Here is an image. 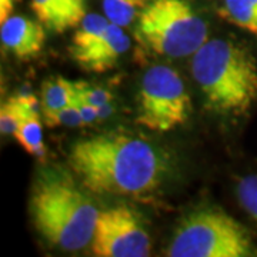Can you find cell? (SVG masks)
Instances as JSON below:
<instances>
[{
    "mask_svg": "<svg viewBox=\"0 0 257 257\" xmlns=\"http://www.w3.org/2000/svg\"><path fill=\"white\" fill-rule=\"evenodd\" d=\"M67 163L86 190L100 196H145L159 186L163 173L155 147L121 133L76 142Z\"/></svg>",
    "mask_w": 257,
    "mask_h": 257,
    "instance_id": "obj_1",
    "label": "cell"
},
{
    "mask_svg": "<svg viewBox=\"0 0 257 257\" xmlns=\"http://www.w3.org/2000/svg\"><path fill=\"white\" fill-rule=\"evenodd\" d=\"M30 213L39 233L74 251L92 243L100 211L66 172L42 170L32 187Z\"/></svg>",
    "mask_w": 257,
    "mask_h": 257,
    "instance_id": "obj_2",
    "label": "cell"
},
{
    "mask_svg": "<svg viewBox=\"0 0 257 257\" xmlns=\"http://www.w3.org/2000/svg\"><path fill=\"white\" fill-rule=\"evenodd\" d=\"M192 73L206 106L223 114H241L257 100V62L229 40H207L194 55Z\"/></svg>",
    "mask_w": 257,
    "mask_h": 257,
    "instance_id": "obj_3",
    "label": "cell"
},
{
    "mask_svg": "<svg viewBox=\"0 0 257 257\" xmlns=\"http://www.w3.org/2000/svg\"><path fill=\"white\" fill-rule=\"evenodd\" d=\"M136 37L153 53L187 57L207 42V26L186 0H150L138 19Z\"/></svg>",
    "mask_w": 257,
    "mask_h": 257,
    "instance_id": "obj_4",
    "label": "cell"
},
{
    "mask_svg": "<svg viewBox=\"0 0 257 257\" xmlns=\"http://www.w3.org/2000/svg\"><path fill=\"white\" fill-rule=\"evenodd\" d=\"M253 254L248 231L239 221L217 209L192 213L177 227L167 256L244 257Z\"/></svg>",
    "mask_w": 257,
    "mask_h": 257,
    "instance_id": "obj_5",
    "label": "cell"
},
{
    "mask_svg": "<svg viewBox=\"0 0 257 257\" xmlns=\"http://www.w3.org/2000/svg\"><path fill=\"white\" fill-rule=\"evenodd\" d=\"M136 123L153 132H170L186 123L190 97L180 74L159 64L142 77Z\"/></svg>",
    "mask_w": 257,
    "mask_h": 257,
    "instance_id": "obj_6",
    "label": "cell"
},
{
    "mask_svg": "<svg viewBox=\"0 0 257 257\" xmlns=\"http://www.w3.org/2000/svg\"><path fill=\"white\" fill-rule=\"evenodd\" d=\"M92 251L97 257H147L150 237L139 216L121 204L99 213L92 239Z\"/></svg>",
    "mask_w": 257,
    "mask_h": 257,
    "instance_id": "obj_7",
    "label": "cell"
},
{
    "mask_svg": "<svg viewBox=\"0 0 257 257\" xmlns=\"http://www.w3.org/2000/svg\"><path fill=\"white\" fill-rule=\"evenodd\" d=\"M130 47V39L123 32V28L111 23L99 39L90 45L70 50V56L76 63L86 72L104 73L111 70L120 56L124 55Z\"/></svg>",
    "mask_w": 257,
    "mask_h": 257,
    "instance_id": "obj_8",
    "label": "cell"
},
{
    "mask_svg": "<svg viewBox=\"0 0 257 257\" xmlns=\"http://www.w3.org/2000/svg\"><path fill=\"white\" fill-rule=\"evenodd\" d=\"M45 29L39 20L33 22L23 16H10L6 22L0 23L2 45L19 59H32L43 50L46 42Z\"/></svg>",
    "mask_w": 257,
    "mask_h": 257,
    "instance_id": "obj_9",
    "label": "cell"
},
{
    "mask_svg": "<svg viewBox=\"0 0 257 257\" xmlns=\"http://www.w3.org/2000/svg\"><path fill=\"white\" fill-rule=\"evenodd\" d=\"M37 20L53 33L77 28L86 13L84 0H30Z\"/></svg>",
    "mask_w": 257,
    "mask_h": 257,
    "instance_id": "obj_10",
    "label": "cell"
},
{
    "mask_svg": "<svg viewBox=\"0 0 257 257\" xmlns=\"http://www.w3.org/2000/svg\"><path fill=\"white\" fill-rule=\"evenodd\" d=\"M76 90L74 83L66 80L63 77H52L42 84V116L45 123H49L59 110L67 104L73 103Z\"/></svg>",
    "mask_w": 257,
    "mask_h": 257,
    "instance_id": "obj_11",
    "label": "cell"
},
{
    "mask_svg": "<svg viewBox=\"0 0 257 257\" xmlns=\"http://www.w3.org/2000/svg\"><path fill=\"white\" fill-rule=\"evenodd\" d=\"M221 16L231 25L257 36V6L250 0H224Z\"/></svg>",
    "mask_w": 257,
    "mask_h": 257,
    "instance_id": "obj_12",
    "label": "cell"
},
{
    "mask_svg": "<svg viewBox=\"0 0 257 257\" xmlns=\"http://www.w3.org/2000/svg\"><path fill=\"white\" fill-rule=\"evenodd\" d=\"M149 3L150 0H101L104 16L120 28H126L139 19Z\"/></svg>",
    "mask_w": 257,
    "mask_h": 257,
    "instance_id": "obj_13",
    "label": "cell"
},
{
    "mask_svg": "<svg viewBox=\"0 0 257 257\" xmlns=\"http://www.w3.org/2000/svg\"><path fill=\"white\" fill-rule=\"evenodd\" d=\"M15 139L29 155L37 159H45L46 146L43 142V130L39 116H30L23 120L15 135Z\"/></svg>",
    "mask_w": 257,
    "mask_h": 257,
    "instance_id": "obj_14",
    "label": "cell"
},
{
    "mask_svg": "<svg viewBox=\"0 0 257 257\" xmlns=\"http://www.w3.org/2000/svg\"><path fill=\"white\" fill-rule=\"evenodd\" d=\"M109 25H110V20L106 16H100L96 13L86 15L80 22V25L77 26V30L74 32L69 50L82 49V47L90 45L92 42L99 39L104 33V30L109 28Z\"/></svg>",
    "mask_w": 257,
    "mask_h": 257,
    "instance_id": "obj_15",
    "label": "cell"
},
{
    "mask_svg": "<svg viewBox=\"0 0 257 257\" xmlns=\"http://www.w3.org/2000/svg\"><path fill=\"white\" fill-rule=\"evenodd\" d=\"M26 119L23 111L13 97L6 100L0 107V132L2 135H12L15 136L20 127L22 121Z\"/></svg>",
    "mask_w": 257,
    "mask_h": 257,
    "instance_id": "obj_16",
    "label": "cell"
},
{
    "mask_svg": "<svg viewBox=\"0 0 257 257\" xmlns=\"http://www.w3.org/2000/svg\"><path fill=\"white\" fill-rule=\"evenodd\" d=\"M237 197L241 207L257 223V176H246L239 182Z\"/></svg>",
    "mask_w": 257,
    "mask_h": 257,
    "instance_id": "obj_17",
    "label": "cell"
},
{
    "mask_svg": "<svg viewBox=\"0 0 257 257\" xmlns=\"http://www.w3.org/2000/svg\"><path fill=\"white\" fill-rule=\"evenodd\" d=\"M74 90H76V97L80 100L90 103L93 106H104L109 104L113 100V96L109 90L97 87V86H90L86 82H73Z\"/></svg>",
    "mask_w": 257,
    "mask_h": 257,
    "instance_id": "obj_18",
    "label": "cell"
},
{
    "mask_svg": "<svg viewBox=\"0 0 257 257\" xmlns=\"http://www.w3.org/2000/svg\"><path fill=\"white\" fill-rule=\"evenodd\" d=\"M49 127H56V126H67V127H79L84 126V121L82 119V114L79 111V107L76 106V103H70L62 110H59L52 120L46 123Z\"/></svg>",
    "mask_w": 257,
    "mask_h": 257,
    "instance_id": "obj_19",
    "label": "cell"
},
{
    "mask_svg": "<svg viewBox=\"0 0 257 257\" xmlns=\"http://www.w3.org/2000/svg\"><path fill=\"white\" fill-rule=\"evenodd\" d=\"M74 103L76 106L79 107V111L82 114V119L84 121V124H89L94 120H97V114H99V107L97 106H93L90 103H86V101L80 100L74 96Z\"/></svg>",
    "mask_w": 257,
    "mask_h": 257,
    "instance_id": "obj_20",
    "label": "cell"
},
{
    "mask_svg": "<svg viewBox=\"0 0 257 257\" xmlns=\"http://www.w3.org/2000/svg\"><path fill=\"white\" fill-rule=\"evenodd\" d=\"M16 0H0V23L6 22L12 16Z\"/></svg>",
    "mask_w": 257,
    "mask_h": 257,
    "instance_id": "obj_21",
    "label": "cell"
},
{
    "mask_svg": "<svg viewBox=\"0 0 257 257\" xmlns=\"http://www.w3.org/2000/svg\"><path fill=\"white\" fill-rule=\"evenodd\" d=\"M111 113H113V107H111V103L109 104H104L99 107V114H97V120H103L106 117H109Z\"/></svg>",
    "mask_w": 257,
    "mask_h": 257,
    "instance_id": "obj_22",
    "label": "cell"
}]
</instances>
